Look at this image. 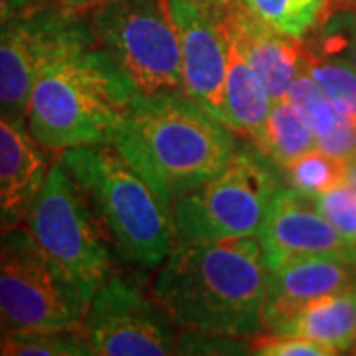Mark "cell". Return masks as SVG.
I'll return each mask as SVG.
<instances>
[{"instance_id":"cell-1","label":"cell","mask_w":356,"mask_h":356,"mask_svg":"<svg viewBox=\"0 0 356 356\" xmlns=\"http://www.w3.org/2000/svg\"><path fill=\"white\" fill-rule=\"evenodd\" d=\"M137 93L97 44L83 13L40 67L26 129L50 153L109 143Z\"/></svg>"},{"instance_id":"cell-2","label":"cell","mask_w":356,"mask_h":356,"mask_svg":"<svg viewBox=\"0 0 356 356\" xmlns=\"http://www.w3.org/2000/svg\"><path fill=\"white\" fill-rule=\"evenodd\" d=\"M267 275L257 238L175 243L154 277L153 297L180 331L254 341L266 334Z\"/></svg>"},{"instance_id":"cell-3","label":"cell","mask_w":356,"mask_h":356,"mask_svg":"<svg viewBox=\"0 0 356 356\" xmlns=\"http://www.w3.org/2000/svg\"><path fill=\"white\" fill-rule=\"evenodd\" d=\"M109 143L170 206L240 149L236 133L184 91L137 93Z\"/></svg>"},{"instance_id":"cell-4","label":"cell","mask_w":356,"mask_h":356,"mask_svg":"<svg viewBox=\"0 0 356 356\" xmlns=\"http://www.w3.org/2000/svg\"><path fill=\"white\" fill-rule=\"evenodd\" d=\"M60 159L88 194L127 261L161 266L175 245L170 204L129 165L111 143L76 147Z\"/></svg>"},{"instance_id":"cell-5","label":"cell","mask_w":356,"mask_h":356,"mask_svg":"<svg viewBox=\"0 0 356 356\" xmlns=\"http://www.w3.org/2000/svg\"><path fill=\"white\" fill-rule=\"evenodd\" d=\"M24 224L42 252L76 283L88 301L111 277V236L62 159L48 168Z\"/></svg>"},{"instance_id":"cell-6","label":"cell","mask_w":356,"mask_h":356,"mask_svg":"<svg viewBox=\"0 0 356 356\" xmlns=\"http://www.w3.org/2000/svg\"><path fill=\"white\" fill-rule=\"evenodd\" d=\"M275 165L259 147L238 149L229 165L170 206L175 243L257 238L277 192Z\"/></svg>"},{"instance_id":"cell-7","label":"cell","mask_w":356,"mask_h":356,"mask_svg":"<svg viewBox=\"0 0 356 356\" xmlns=\"http://www.w3.org/2000/svg\"><path fill=\"white\" fill-rule=\"evenodd\" d=\"M89 301L30 229L0 228V334L81 331Z\"/></svg>"},{"instance_id":"cell-8","label":"cell","mask_w":356,"mask_h":356,"mask_svg":"<svg viewBox=\"0 0 356 356\" xmlns=\"http://www.w3.org/2000/svg\"><path fill=\"white\" fill-rule=\"evenodd\" d=\"M97 44L143 95L182 91V56L166 0H107L89 10Z\"/></svg>"},{"instance_id":"cell-9","label":"cell","mask_w":356,"mask_h":356,"mask_svg":"<svg viewBox=\"0 0 356 356\" xmlns=\"http://www.w3.org/2000/svg\"><path fill=\"white\" fill-rule=\"evenodd\" d=\"M81 332L95 356L178 355L177 325L139 285L111 275L89 299Z\"/></svg>"},{"instance_id":"cell-10","label":"cell","mask_w":356,"mask_h":356,"mask_svg":"<svg viewBox=\"0 0 356 356\" xmlns=\"http://www.w3.org/2000/svg\"><path fill=\"white\" fill-rule=\"evenodd\" d=\"M79 14L83 13L46 0L0 28V115L16 127L26 129L28 102L40 67Z\"/></svg>"},{"instance_id":"cell-11","label":"cell","mask_w":356,"mask_h":356,"mask_svg":"<svg viewBox=\"0 0 356 356\" xmlns=\"http://www.w3.org/2000/svg\"><path fill=\"white\" fill-rule=\"evenodd\" d=\"M166 4L180 42L182 91L220 119L229 58L226 8L204 0H166Z\"/></svg>"},{"instance_id":"cell-12","label":"cell","mask_w":356,"mask_h":356,"mask_svg":"<svg viewBox=\"0 0 356 356\" xmlns=\"http://www.w3.org/2000/svg\"><path fill=\"white\" fill-rule=\"evenodd\" d=\"M267 269L303 255H337L356 261V248L323 216L315 198L291 186L277 188L257 234Z\"/></svg>"},{"instance_id":"cell-13","label":"cell","mask_w":356,"mask_h":356,"mask_svg":"<svg viewBox=\"0 0 356 356\" xmlns=\"http://www.w3.org/2000/svg\"><path fill=\"white\" fill-rule=\"evenodd\" d=\"M356 287V261L337 255H303L269 267L264 327L273 332L301 307L325 295Z\"/></svg>"},{"instance_id":"cell-14","label":"cell","mask_w":356,"mask_h":356,"mask_svg":"<svg viewBox=\"0 0 356 356\" xmlns=\"http://www.w3.org/2000/svg\"><path fill=\"white\" fill-rule=\"evenodd\" d=\"M229 42L240 50L245 62L264 81L273 102L287 97L295 77L303 72L301 42L285 38L261 24L238 0L224 13Z\"/></svg>"},{"instance_id":"cell-15","label":"cell","mask_w":356,"mask_h":356,"mask_svg":"<svg viewBox=\"0 0 356 356\" xmlns=\"http://www.w3.org/2000/svg\"><path fill=\"white\" fill-rule=\"evenodd\" d=\"M51 163L48 149L0 115V228L26 222Z\"/></svg>"},{"instance_id":"cell-16","label":"cell","mask_w":356,"mask_h":356,"mask_svg":"<svg viewBox=\"0 0 356 356\" xmlns=\"http://www.w3.org/2000/svg\"><path fill=\"white\" fill-rule=\"evenodd\" d=\"M271 334L301 337L331 348L334 355H350L356 344V287L307 303Z\"/></svg>"},{"instance_id":"cell-17","label":"cell","mask_w":356,"mask_h":356,"mask_svg":"<svg viewBox=\"0 0 356 356\" xmlns=\"http://www.w3.org/2000/svg\"><path fill=\"white\" fill-rule=\"evenodd\" d=\"M271 105L273 99L269 97L264 81L255 74L254 67L245 62L240 50L229 42L228 72L220 121L234 133L257 143L261 139Z\"/></svg>"},{"instance_id":"cell-18","label":"cell","mask_w":356,"mask_h":356,"mask_svg":"<svg viewBox=\"0 0 356 356\" xmlns=\"http://www.w3.org/2000/svg\"><path fill=\"white\" fill-rule=\"evenodd\" d=\"M255 147H259L261 153L283 170L301 154L317 149V137L285 97L273 102L261 139L255 143Z\"/></svg>"},{"instance_id":"cell-19","label":"cell","mask_w":356,"mask_h":356,"mask_svg":"<svg viewBox=\"0 0 356 356\" xmlns=\"http://www.w3.org/2000/svg\"><path fill=\"white\" fill-rule=\"evenodd\" d=\"M261 24L295 42L313 36L331 13V0H240Z\"/></svg>"},{"instance_id":"cell-20","label":"cell","mask_w":356,"mask_h":356,"mask_svg":"<svg viewBox=\"0 0 356 356\" xmlns=\"http://www.w3.org/2000/svg\"><path fill=\"white\" fill-rule=\"evenodd\" d=\"M303 50V72L323 89L341 115L356 121V70L344 58Z\"/></svg>"},{"instance_id":"cell-21","label":"cell","mask_w":356,"mask_h":356,"mask_svg":"<svg viewBox=\"0 0 356 356\" xmlns=\"http://www.w3.org/2000/svg\"><path fill=\"white\" fill-rule=\"evenodd\" d=\"M0 355L6 356H88L81 331H34L0 334Z\"/></svg>"},{"instance_id":"cell-22","label":"cell","mask_w":356,"mask_h":356,"mask_svg":"<svg viewBox=\"0 0 356 356\" xmlns=\"http://www.w3.org/2000/svg\"><path fill=\"white\" fill-rule=\"evenodd\" d=\"M283 170L291 188L309 198H317L323 192L331 191L332 186L344 182L346 163L337 156L323 153L321 149H313L295 159Z\"/></svg>"},{"instance_id":"cell-23","label":"cell","mask_w":356,"mask_h":356,"mask_svg":"<svg viewBox=\"0 0 356 356\" xmlns=\"http://www.w3.org/2000/svg\"><path fill=\"white\" fill-rule=\"evenodd\" d=\"M287 99L297 109V113L303 117V121L315 133L317 139L331 133L339 123L341 113L334 109V105L327 99L323 89L305 72L295 77V81L287 91Z\"/></svg>"},{"instance_id":"cell-24","label":"cell","mask_w":356,"mask_h":356,"mask_svg":"<svg viewBox=\"0 0 356 356\" xmlns=\"http://www.w3.org/2000/svg\"><path fill=\"white\" fill-rule=\"evenodd\" d=\"M339 8L341 14H337L332 20L327 16V20L318 28L323 30L321 38L313 44H307L305 48L318 54L344 58L356 70V10L346 6Z\"/></svg>"},{"instance_id":"cell-25","label":"cell","mask_w":356,"mask_h":356,"mask_svg":"<svg viewBox=\"0 0 356 356\" xmlns=\"http://www.w3.org/2000/svg\"><path fill=\"white\" fill-rule=\"evenodd\" d=\"M315 202L334 229L356 248V192L346 182H341L317 196Z\"/></svg>"},{"instance_id":"cell-26","label":"cell","mask_w":356,"mask_h":356,"mask_svg":"<svg viewBox=\"0 0 356 356\" xmlns=\"http://www.w3.org/2000/svg\"><path fill=\"white\" fill-rule=\"evenodd\" d=\"M252 355L259 356H329L334 355L331 348L323 344L301 339V337H289V334H271L266 332L252 341Z\"/></svg>"},{"instance_id":"cell-27","label":"cell","mask_w":356,"mask_h":356,"mask_svg":"<svg viewBox=\"0 0 356 356\" xmlns=\"http://www.w3.org/2000/svg\"><path fill=\"white\" fill-rule=\"evenodd\" d=\"M317 149L323 153L337 156L344 163H348L350 159L356 156V121L350 117L341 115L339 123L334 125L331 133H327L325 137L317 139Z\"/></svg>"},{"instance_id":"cell-28","label":"cell","mask_w":356,"mask_h":356,"mask_svg":"<svg viewBox=\"0 0 356 356\" xmlns=\"http://www.w3.org/2000/svg\"><path fill=\"white\" fill-rule=\"evenodd\" d=\"M44 2L46 0H0V28L24 14L32 13Z\"/></svg>"},{"instance_id":"cell-29","label":"cell","mask_w":356,"mask_h":356,"mask_svg":"<svg viewBox=\"0 0 356 356\" xmlns=\"http://www.w3.org/2000/svg\"><path fill=\"white\" fill-rule=\"evenodd\" d=\"M51 2H56V4L62 6V8L74 10V13L88 14L89 10H93L95 6H99V4L107 2V0H51Z\"/></svg>"},{"instance_id":"cell-30","label":"cell","mask_w":356,"mask_h":356,"mask_svg":"<svg viewBox=\"0 0 356 356\" xmlns=\"http://www.w3.org/2000/svg\"><path fill=\"white\" fill-rule=\"evenodd\" d=\"M344 182L356 192V156L355 159H350L348 163H346V175H344Z\"/></svg>"},{"instance_id":"cell-31","label":"cell","mask_w":356,"mask_h":356,"mask_svg":"<svg viewBox=\"0 0 356 356\" xmlns=\"http://www.w3.org/2000/svg\"><path fill=\"white\" fill-rule=\"evenodd\" d=\"M204 2H208V4H212V6H218V8H228V6H232V4L238 2V0H204Z\"/></svg>"},{"instance_id":"cell-32","label":"cell","mask_w":356,"mask_h":356,"mask_svg":"<svg viewBox=\"0 0 356 356\" xmlns=\"http://www.w3.org/2000/svg\"><path fill=\"white\" fill-rule=\"evenodd\" d=\"M339 6H346V8H355L356 10V0H337Z\"/></svg>"},{"instance_id":"cell-33","label":"cell","mask_w":356,"mask_h":356,"mask_svg":"<svg viewBox=\"0 0 356 356\" xmlns=\"http://www.w3.org/2000/svg\"><path fill=\"white\" fill-rule=\"evenodd\" d=\"M350 355H356V344L353 346V350H350Z\"/></svg>"}]
</instances>
